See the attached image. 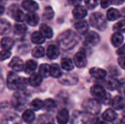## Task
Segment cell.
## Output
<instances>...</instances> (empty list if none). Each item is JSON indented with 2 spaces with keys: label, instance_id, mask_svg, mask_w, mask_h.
Wrapping results in <instances>:
<instances>
[{
  "label": "cell",
  "instance_id": "cell-13",
  "mask_svg": "<svg viewBox=\"0 0 125 124\" xmlns=\"http://www.w3.org/2000/svg\"><path fill=\"white\" fill-rule=\"evenodd\" d=\"M24 64L23 61L18 57H14L10 63V67H11L15 72H21L24 69Z\"/></svg>",
  "mask_w": 125,
  "mask_h": 124
},
{
  "label": "cell",
  "instance_id": "cell-4",
  "mask_svg": "<svg viewBox=\"0 0 125 124\" xmlns=\"http://www.w3.org/2000/svg\"><path fill=\"white\" fill-rule=\"evenodd\" d=\"M84 111L89 115H97L100 112L101 102L96 99H90L86 100L83 104Z\"/></svg>",
  "mask_w": 125,
  "mask_h": 124
},
{
  "label": "cell",
  "instance_id": "cell-51",
  "mask_svg": "<svg viewBox=\"0 0 125 124\" xmlns=\"http://www.w3.org/2000/svg\"><path fill=\"white\" fill-rule=\"evenodd\" d=\"M7 1V0H0V4L2 5V4H4Z\"/></svg>",
  "mask_w": 125,
  "mask_h": 124
},
{
  "label": "cell",
  "instance_id": "cell-46",
  "mask_svg": "<svg viewBox=\"0 0 125 124\" xmlns=\"http://www.w3.org/2000/svg\"><path fill=\"white\" fill-rule=\"evenodd\" d=\"M117 53L120 56H125V45L122 46L121 48H119V49L117 50Z\"/></svg>",
  "mask_w": 125,
  "mask_h": 124
},
{
  "label": "cell",
  "instance_id": "cell-18",
  "mask_svg": "<svg viewBox=\"0 0 125 124\" xmlns=\"http://www.w3.org/2000/svg\"><path fill=\"white\" fill-rule=\"evenodd\" d=\"M90 75L96 79H104L107 75L106 71L98 67H93L89 70Z\"/></svg>",
  "mask_w": 125,
  "mask_h": 124
},
{
  "label": "cell",
  "instance_id": "cell-32",
  "mask_svg": "<svg viewBox=\"0 0 125 124\" xmlns=\"http://www.w3.org/2000/svg\"><path fill=\"white\" fill-rule=\"evenodd\" d=\"M116 117H117V114L111 109L106 110L103 114V119L107 121H113L116 118Z\"/></svg>",
  "mask_w": 125,
  "mask_h": 124
},
{
  "label": "cell",
  "instance_id": "cell-38",
  "mask_svg": "<svg viewBox=\"0 0 125 124\" xmlns=\"http://www.w3.org/2000/svg\"><path fill=\"white\" fill-rule=\"evenodd\" d=\"M31 106L33 110L37 111L44 107V102L40 99H35L31 102Z\"/></svg>",
  "mask_w": 125,
  "mask_h": 124
},
{
  "label": "cell",
  "instance_id": "cell-36",
  "mask_svg": "<svg viewBox=\"0 0 125 124\" xmlns=\"http://www.w3.org/2000/svg\"><path fill=\"white\" fill-rule=\"evenodd\" d=\"M119 85H120V82L115 79V78H111L109 79L108 81H107V88L111 91H114V90H116L117 88H119Z\"/></svg>",
  "mask_w": 125,
  "mask_h": 124
},
{
  "label": "cell",
  "instance_id": "cell-35",
  "mask_svg": "<svg viewBox=\"0 0 125 124\" xmlns=\"http://www.w3.org/2000/svg\"><path fill=\"white\" fill-rule=\"evenodd\" d=\"M39 74L42 77H48L50 74V66L47 64H42L39 68Z\"/></svg>",
  "mask_w": 125,
  "mask_h": 124
},
{
  "label": "cell",
  "instance_id": "cell-48",
  "mask_svg": "<svg viewBox=\"0 0 125 124\" xmlns=\"http://www.w3.org/2000/svg\"><path fill=\"white\" fill-rule=\"evenodd\" d=\"M81 1H82V0H71L73 4L75 5V7L79 6V4H80V3L81 2Z\"/></svg>",
  "mask_w": 125,
  "mask_h": 124
},
{
  "label": "cell",
  "instance_id": "cell-42",
  "mask_svg": "<svg viewBox=\"0 0 125 124\" xmlns=\"http://www.w3.org/2000/svg\"><path fill=\"white\" fill-rule=\"evenodd\" d=\"M85 3L89 9L92 10L97 6L98 0H85Z\"/></svg>",
  "mask_w": 125,
  "mask_h": 124
},
{
  "label": "cell",
  "instance_id": "cell-2",
  "mask_svg": "<svg viewBox=\"0 0 125 124\" xmlns=\"http://www.w3.org/2000/svg\"><path fill=\"white\" fill-rule=\"evenodd\" d=\"M29 82L25 78H21L15 72H11L7 75V87L11 90L20 89L26 88Z\"/></svg>",
  "mask_w": 125,
  "mask_h": 124
},
{
  "label": "cell",
  "instance_id": "cell-40",
  "mask_svg": "<svg viewBox=\"0 0 125 124\" xmlns=\"http://www.w3.org/2000/svg\"><path fill=\"white\" fill-rule=\"evenodd\" d=\"M54 12L51 7L48 6L45 8L43 12V18L46 20H51L53 18Z\"/></svg>",
  "mask_w": 125,
  "mask_h": 124
},
{
  "label": "cell",
  "instance_id": "cell-33",
  "mask_svg": "<svg viewBox=\"0 0 125 124\" xmlns=\"http://www.w3.org/2000/svg\"><path fill=\"white\" fill-rule=\"evenodd\" d=\"M61 66L62 69H64L66 71H71L74 68V64L72 61L71 59L64 58L61 61Z\"/></svg>",
  "mask_w": 125,
  "mask_h": 124
},
{
  "label": "cell",
  "instance_id": "cell-45",
  "mask_svg": "<svg viewBox=\"0 0 125 124\" xmlns=\"http://www.w3.org/2000/svg\"><path fill=\"white\" fill-rule=\"evenodd\" d=\"M100 4L103 8H107L111 4V0H101Z\"/></svg>",
  "mask_w": 125,
  "mask_h": 124
},
{
  "label": "cell",
  "instance_id": "cell-20",
  "mask_svg": "<svg viewBox=\"0 0 125 124\" xmlns=\"http://www.w3.org/2000/svg\"><path fill=\"white\" fill-rule=\"evenodd\" d=\"M14 43H15V42L12 39H11L10 37H5L1 39L0 44H1V47L2 48V50L10 51L12 48Z\"/></svg>",
  "mask_w": 125,
  "mask_h": 124
},
{
  "label": "cell",
  "instance_id": "cell-3",
  "mask_svg": "<svg viewBox=\"0 0 125 124\" xmlns=\"http://www.w3.org/2000/svg\"><path fill=\"white\" fill-rule=\"evenodd\" d=\"M89 21L92 26L100 31H104L107 27L106 19L105 16L100 12L92 13L89 18Z\"/></svg>",
  "mask_w": 125,
  "mask_h": 124
},
{
  "label": "cell",
  "instance_id": "cell-11",
  "mask_svg": "<svg viewBox=\"0 0 125 124\" xmlns=\"http://www.w3.org/2000/svg\"><path fill=\"white\" fill-rule=\"evenodd\" d=\"M91 93L96 98V99L99 100L100 102L105 96L107 94L105 89L100 85H94L91 88Z\"/></svg>",
  "mask_w": 125,
  "mask_h": 124
},
{
  "label": "cell",
  "instance_id": "cell-8",
  "mask_svg": "<svg viewBox=\"0 0 125 124\" xmlns=\"http://www.w3.org/2000/svg\"><path fill=\"white\" fill-rule=\"evenodd\" d=\"M22 120L18 115L15 113H7L1 119V124H21Z\"/></svg>",
  "mask_w": 125,
  "mask_h": 124
},
{
  "label": "cell",
  "instance_id": "cell-12",
  "mask_svg": "<svg viewBox=\"0 0 125 124\" xmlns=\"http://www.w3.org/2000/svg\"><path fill=\"white\" fill-rule=\"evenodd\" d=\"M22 7L29 12H34L39 9L38 4L33 0H24L21 4Z\"/></svg>",
  "mask_w": 125,
  "mask_h": 124
},
{
  "label": "cell",
  "instance_id": "cell-19",
  "mask_svg": "<svg viewBox=\"0 0 125 124\" xmlns=\"http://www.w3.org/2000/svg\"><path fill=\"white\" fill-rule=\"evenodd\" d=\"M25 20L29 26H35L39 23V16L35 12H29L26 15Z\"/></svg>",
  "mask_w": 125,
  "mask_h": 124
},
{
  "label": "cell",
  "instance_id": "cell-26",
  "mask_svg": "<svg viewBox=\"0 0 125 124\" xmlns=\"http://www.w3.org/2000/svg\"><path fill=\"white\" fill-rule=\"evenodd\" d=\"M11 30V25L10 23L5 19L0 18V34H7L10 33Z\"/></svg>",
  "mask_w": 125,
  "mask_h": 124
},
{
  "label": "cell",
  "instance_id": "cell-29",
  "mask_svg": "<svg viewBox=\"0 0 125 124\" xmlns=\"http://www.w3.org/2000/svg\"><path fill=\"white\" fill-rule=\"evenodd\" d=\"M37 63L34 60H29L24 65V71L26 74L32 73L37 68Z\"/></svg>",
  "mask_w": 125,
  "mask_h": 124
},
{
  "label": "cell",
  "instance_id": "cell-49",
  "mask_svg": "<svg viewBox=\"0 0 125 124\" xmlns=\"http://www.w3.org/2000/svg\"><path fill=\"white\" fill-rule=\"evenodd\" d=\"M4 10H5V8L3 5H1L0 4V15H2L4 12Z\"/></svg>",
  "mask_w": 125,
  "mask_h": 124
},
{
  "label": "cell",
  "instance_id": "cell-9",
  "mask_svg": "<svg viewBox=\"0 0 125 124\" xmlns=\"http://www.w3.org/2000/svg\"><path fill=\"white\" fill-rule=\"evenodd\" d=\"M100 41L99 34L94 31L89 32L85 37V44L89 46H95Z\"/></svg>",
  "mask_w": 125,
  "mask_h": 124
},
{
  "label": "cell",
  "instance_id": "cell-23",
  "mask_svg": "<svg viewBox=\"0 0 125 124\" xmlns=\"http://www.w3.org/2000/svg\"><path fill=\"white\" fill-rule=\"evenodd\" d=\"M75 28L79 34H85L88 31L89 24L86 20H81L75 24Z\"/></svg>",
  "mask_w": 125,
  "mask_h": 124
},
{
  "label": "cell",
  "instance_id": "cell-22",
  "mask_svg": "<svg viewBox=\"0 0 125 124\" xmlns=\"http://www.w3.org/2000/svg\"><path fill=\"white\" fill-rule=\"evenodd\" d=\"M42 81V77L39 73H33L29 77L28 82L29 84L31 86L37 87L39 86Z\"/></svg>",
  "mask_w": 125,
  "mask_h": 124
},
{
  "label": "cell",
  "instance_id": "cell-47",
  "mask_svg": "<svg viewBox=\"0 0 125 124\" xmlns=\"http://www.w3.org/2000/svg\"><path fill=\"white\" fill-rule=\"evenodd\" d=\"M111 4H114L115 5H120L122 4L125 1V0H111Z\"/></svg>",
  "mask_w": 125,
  "mask_h": 124
},
{
  "label": "cell",
  "instance_id": "cell-1",
  "mask_svg": "<svg viewBox=\"0 0 125 124\" xmlns=\"http://www.w3.org/2000/svg\"><path fill=\"white\" fill-rule=\"evenodd\" d=\"M57 40L59 46L63 50H67L73 48L77 45L79 41V37L75 31L67 30L58 37Z\"/></svg>",
  "mask_w": 125,
  "mask_h": 124
},
{
  "label": "cell",
  "instance_id": "cell-25",
  "mask_svg": "<svg viewBox=\"0 0 125 124\" xmlns=\"http://www.w3.org/2000/svg\"><path fill=\"white\" fill-rule=\"evenodd\" d=\"M22 119L26 124H31L35 119V114L32 110H26L22 115Z\"/></svg>",
  "mask_w": 125,
  "mask_h": 124
},
{
  "label": "cell",
  "instance_id": "cell-43",
  "mask_svg": "<svg viewBox=\"0 0 125 124\" xmlns=\"http://www.w3.org/2000/svg\"><path fill=\"white\" fill-rule=\"evenodd\" d=\"M11 56V53L7 50H2L0 51V61H4L7 58H9Z\"/></svg>",
  "mask_w": 125,
  "mask_h": 124
},
{
  "label": "cell",
  "instance_id": "cell-28",
  "mask_svg": "<svg viewBox=\"0 0 125 124\" xmlns=\"http://www.w3.org/2000/svg\"><path fill=\"white\" fill-rule=\"evenodd\" d=\"M121 17L120 12L115 8H110L107 11V19L108 20H116Z\"/></svg>",
  "mask_w": 125,
  "mask_h": 124
},
{
  "label": "cell",
  "instance_id": "cell-44",
  "mask_svg": "<svg viewBox=\"0 0 125 124\" xmlns=\"http://www.w3.org/2000/svg\"><path fill=\"white\" fill-rule=\"evenodd\" d=\"M118 63H119V65L123 69H125V56H122V57L119 58Z\"/></svg>",
  "mask_w": 125,
  "mask_h": 124
},
{
  "label": "cell",
  "instance_id": "cell-6",
  "mask_svg": "<svg viewBox=\"0 0 125 124\" xmlns=\"http://www.w3.org/2000/svg\"><path fill=\"white\" fill-rule=\"evenodd\" d=\"M8 14L17 22H22L25 20L26 15L17 4H12L8 8Z\"/></svg>",
  "mask_w": 125,
  "mask_h": 124
},
{
  "label": "cell",
  "instance_id": "cell-15",
  "mask_svg": "<svg viewBox=\"0 0 125 124\" xmlns=\"http://www.w3.org/2000/svg\"><path fill=\"white\" fill-rule=\"evenodd\" d=\"M73 15L75 19H78V20L83 19V18H85L86 16L87 10H86V8L84 7L79 5L74 8V10L73 11Z\"/></svg>",
  "mask_w": 125,
  "mask_h": 124
},
{
  "label": "cell",
  "instance_id": "cell-17",
  "mask_svg": "<svg viewBox=\"0 0 125 124\" xmlns=\"http://www.w3.org/2000/svg\"><path fill=\"white\" fill-rule=\"evenodd\" d=\"M78 79L76 75L72 74L64 75L60 80V83L64 85H73L78 82Z\"/></svg>",
  "mask_w": 125,
  "mask_h": 124
},
{
  "label": "cell",
  "instance_id": "cell-31",
  "mask_svg": "<svg viewBox=\"0 0 125 124\" xmlns=\"http://www.w3.org/2000/svg\"><path fill=\"white\" fill-rule=\"evenodd\" d=\"M45 38L40 31H34L31 35V42L36 45H41L44 43Z\"/></svg>",
  "mask_w": 125,
  "mask_h": 124
},
{
  "label": "cell",
  "instance_id": "cell-21",
  "mask_svg": "<svg viewBox=\"0 0 125 124\" xmlns=\"http://www.w3.org/2000/svg\"><path fill=\"white\" fill-rule=\"evenodd\" d=\"M46 55L50 59H56L59 56V48L53 45H49L46 51Z\"/></svg>",
  "mask_w": 125,
  "mask_h": 124
},
{
  "label": "cell",
  "instance_id": "cell-39",
  "mask_svg": "<svg viewBox=\"0 0 125 124\" xmlns=\"http://www.w3.org/2000/svg\"><path fill=\"white\" fill-rule=\"evenodd\" d=\"M45 54V50L41 46H37L33 48L31 51V55L35 58H40L42 57Z\"/></svg>",
  "mask_w": 125,
  "mask_h": 124
},
{
  "label": "cell",
  "instance_id": "cell-5",
  "mask_svg": "<svg viewBox=\"0 0 125 124\" xmlns=\"http://www.w3.org/2000/svg\"><path fill=\"white\" fill-rule=\"evenodd\" d=\"M91 122L90 116L86 112L75 111L72 118V124H89Z\"/></svg>",
  "mask_w": 125,
  "mask_h": 124
},
{
  "label": "cell",
  "instance_id": "cell-53",
  "mask_svg": "<svg viewBox=\"0 0 125 124\" xmlns=\"http://www.w3.org/2000/svg\"></svg>",
  "mask_w": 125,
  "mask_h": 124
},
{
  "label": "cell",
  "instance_id": "cell-7",
  "mask_svg": "<svg viewBox=\"0 0 125 124\" xmlns=\"http://www.w3.org/2000/svg\"><path fill=\"white\" fill-rule=\"evenodd\" d=\"M74 63L78 68L85 67L87 64V58L86 53L83 50L78 51L74 56Z\"/></svg>",
  "mask_w": 125,
  "mask_h": 124
},
{
  "label": "cell",
  "instance_id": "cell-24",
  "mask_svg": "<svg viewBox=\"0 0 125 124\" xmlns=\"http://www.w3.org/2000/svg\"><path fill=\"white\" fill-rule=\"evenodd\" d=\"M40 32L42 34V36L45 38H48V39H51L53 35V32L52 29L48 26L46 24H41L40 26Z\"/></svg>",
  "mask_w": 125,
  "mask_h": 124
},
{
  "label": "cell",
  "instance_id": "cell-16",
  "mask_svg": "<svg viewBox=\"0 0 125 124\" xmlns=\"http://www.w3.org/2000/svg\"><path fill=\"white\" fill-rule=\"evenodd\" d=\"M56 120L59 124H67L69 121V113L66 109H62L56 115Z\"/></svg>",
  "mask_w": 125,
  "mask_h": 124
},
{
  "label": "cell",
  "instance_id": "cell-14",
  "mask_svg": "<svg viewBox=\"0 0 125 124\" xmlns=\"http://www.w3.org/2000/svg\"><path fill=\"white\" fill-rule=\"evenodd\" d=\"M111 105L115 110H122L125 107V99L120 96H116L111 100Z\"/></svg>",
  "mask_w": 125,
  "mask_h": 124
},
{
  "label": "cell",
  "instance_id": "cell-50",
  "mask_svg": "<svg viewBox=\"0 0 125 124\" xmlns=\"http://www.w3.org/2000/svg\"><path fill=\"white\" fill-rule=\"evenodd\" d=\"M94 124H106L105 122L102 121H96V123H95Z\"/></svg>",
  "mask_w": 125,
  "mask_h": 124
},
{
  "label": "cell",
  "instance_id": "cell-30",
  "mask_svg": "<svg viewBox=\"0 0 125 124\" xmlns=\"http://www.w3.org/2000/svg\"><path fill=\"white\" fill-rule=\"evenodd\" d=\"M26 30H27V28H26V25H24L23 23L15 24V26L13 27V32L17 36L24 35L25 33L26 32Z\"/></svg>",
  "mask_w": 125,
  "mask_h": 124
},
{
  "label": "cell",
  "instance_id": "cell-10",
  "mask_svg": "<svg viewBox=\"0 0 125 124\" xmlns=\"http://www.w3.org/2000/svg\"><path fill=\"white\" fill-rule=\"evenodd\" d=\"M25 103H26V98L24 97V96L21 95V94L19 93L15 94L12 98V104L16 110H22V108L24 107Z\"/></svg>",
  "mask_w": 125,
  "mask_h": 124
},
{
  "label": "cell",
  "instance_id": "cell-27",
  "mask_svg": "<svg viewBox=\"0 0 125 124\" xmlns=\"http://www.w3.org/2000/svg\"><path fill=\"white\" fill-rule=\"evenodd\" d=\"M123 41H124V37L121 33L116 32L111 37V43L116 48L120 46L122 44Z\"/></svg>",
  "mask_w": 125,
  "mask_h": 124
},
{
  "label": "cell",
  "instance_id": "cell-37",
  "mask_svg": "<svg viewBox=\"0 0 125 124\" xmlns=\"http://www.w3.org/2000/svg\"><path fill=\"white\" fill-rule=\"evenodd\" d=\"M56 107V104L54 100L48 99L44 102V107L47 111H52Z\"/></svg>",
  "mask_w": 125,
  "mask_h": 124
},
{
  "label": "cell",
  "instance_id": "cell-52",
  "mask_svg": "<svg viewBox=\"0 0 125 124\" xmlns=\"http://www.w3.org/2000/svg\"><path fill=\"white\" fill-rule=\"evenodd\" d=\"M51 124V123H50V124Z\"/></svg>",
  "mask_w": 125,
  "mask_h": 124
},
{
  "label": "cell",
  "instance_id": "cell-41",
  "mask_svg": "<svg viewBox=\"0 0 125 124\" xmlns=\"http://www.w3.org/2000/svg\"><path fill=\"white\" fill-rule=\"evenodd\" d=\"M114 30L116 32L122 33V32H125V20H122L119 22H117L114 26Z\"/></svg>",
  "mask_w": 125,
  "mask_h": 124
},
{
  "label": "cell",
  "instance_id": "cell-34",
  "mask_svg": "<svg viewBox=\"0 0 125 124\" xmlns=\"http://www.w3.org/2000/svg\"><path fill=\"white\" fill-rule=\"evenodd\" d=\"M50 74L53 77H60L62 75V71L60 69V67L56 64H53L51 66H50Z\"/></svg>",
  "mask_w": 125,
  "mask_h": 124
}]
</instances>
